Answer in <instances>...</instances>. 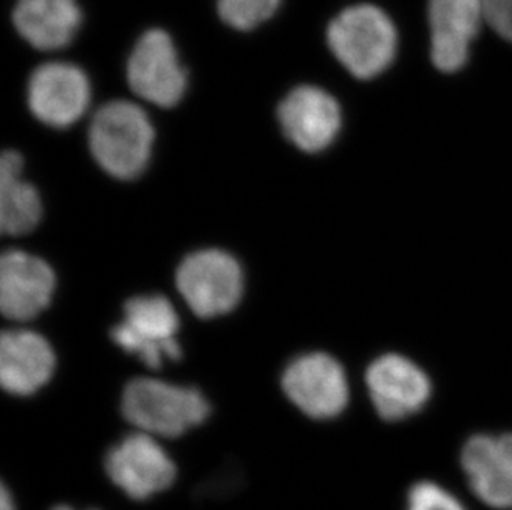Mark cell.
Instances as JSON below:
<instances>
[{
	"instance_id": "cell-1",
	"label": "cell",
	"mask_w": 512,
	"mask_h": 510,
	"mask_svg": "<svg viewBox=\"0 0 512 510\" xmlns=\"http://www.w3.org/2000/svg\"><path fill=\"white\" fill-rule=\"evenodd\" d=\"M325 42L350 75L372 80L395 62L398 30L387 12L377 5L355 4L330 20Z\"/></svg>"
},
{
	"instance_id": "cell-2",
	"label": "cell",
	"mask_w": 512,
	"mask_h": 510,
	"mask_svg": "<svg viewBox=\"0 0 512 510\" xmlns=\"http://www.w3.org/2000/svg\"><path fill=\"white\" fill-rule=\"evenodd\" d=\"M121 413L141 433L174 439L201 426L209 418L211 406L196 388L136 378L123 390Z\"/></svg>"
},
{
	"instance_id": "cell-3",
	"label": "cell",
	"mask_w": 512,
	"mask_h": 510,
	"mask_svg": "<svg viewBox=\"0 0 512 510\" xmlns=\"http://www.w3.org/2000/svg\"><path fill=\"white\" fill-rule=\"evenodd\" d=\"M155 130L135 103L113 100L100 106L88 128L93 158L110 176L135 179L150 161Z\"/></svg>"
},
{
	"instance_id": "cell-4",
	"label": "cell",
	"mask_w": 512,
	"mask_h": 510,
	"mask_svg": "<svg viewBox=\"0 0 512 510\" xmlns=\"http://www.w3.org/2000/svg\"><path fill=\"white\" fill-rule=\"evenodd\" d=\"M108 481L130 501L146 502L170 491L178 479V466L158 438L128 434L108 449L103 461Z\"/></svg>"
},
{
	"instance_id": "cell-5",
	"label": "cell",
	"mask_w": 512,
	"mask_h": 510,
	"mask_svg": "<svg viewBox=\"0 0 512 510\" xmlns=\"http://www.w3.org/2000/svg\"><path fill=\"white\" fill-rule=\"evenodd\" d=\"M126 82L136 97L151 105L173 108L183 100L188 70L166 30L150 29L138 37L126 60Z\"/></svg>"
},
{
	"instance_id": "cell-6",
	"label": "cell",
	"mask_w": 512,
	"mask_h": 510,
	"mask_svg": "<svg viewBox=\"0 0 512 510\" xmlns=\"http://www.w3.org/2000/svg\"><path fill=\"white\" fill-rule=\"evenodd\" d=\"M176 285L184 302L198 317L231 312L244 289L242 269L232 255L216 249L194 252L181 262Z\"/></svg>"
},
{
	"instance_id": "cell-7",
	"label": "cell",
	"mask_w": 512,
	"mask_h": 510,
	"mask_svg": "<svg viewBox=\"0 0 512 510\" xmlns=\"http://www.w3.org/2000/svg\"><path fill=\"white\" fill-rule=\"evenodd\" d=\"M178 328V313L170 300L163 295H145L126 302L125 317L113 328L112 338L125 352L158 370L165 360L181 357Z\"/></svg>"
},
{
	"instance_id": "cell-8",
	"label": "cell",
	"mask_w": 512,
	"mask_h": 510,
	"mask_svg": "<svg viewBox=\"0 0 512 510\" xmlns=\"http://www.w3.org/2000/svg\"><path fill=\"white\" fill-rule=\"evenodd\" d=\"M282 390L305 416L315 421L337 418L350 398L342 365L325 353H309L292 361L282 375Z\"/></svg>"
},
{
	"instance_id": "cell-9",
	"label": "cell",
	"mask_w": 512,
	"mask_h": 510,
	"mask_svg": "<svg viewBox=\"0 0 512 510\" xmlns=\"http://www.w3.org/2000/svg\"><path fill=\"white\" fill-rule=\"evenodd\" d=\"M92 100L87 73L68 62H47L35 68L27 85V102L37 120L54 128L77 123Z\"/></svg>"
},
{
	"instance_id": "cell-10",
	"label": "cell",
	"mask_w": 512,
	"mask_h": 510,
	"mask_svg": "<svg viewBox=\"0 0 512 510\" xmlns=\"http://www.w3.org/2000/svg\"><path fill=\"white\" fill-rule=\"evenodd\" d=\"M484 22L483 0H428L433 65L443 73L463 70Z\"/></svg>"
},
{
	"instance_id": "cell-11",
	"label": "cell",
	"mask_w": 512,
	"mask_h": 510,
	"mask_svg": "<svg viewBox=\"0 0 512 510\" xmlns=\"http://www.w3.org/2000/svg\"><path fill=\"white\" fill-rule=\"evenodd\" d=\"M284 135L305 153L329 148L342 128V110L329 92L315 85L292 88L277 108Z\"/></svg>"
},
{
	"instance_id": "cell-12",
	"label": "cell",
	"mask_w": 512,
	"mask_h": 510,
	"mask_svg": "<svg viewBox=\"0 0 512 510\" xmlns=\"http://www.w3.org/2000/svg\"><path fill=\"white\" fill-rule=\"evenodd\" d=\"M368 393L385 421H401L420 413L431 396V381L420 366L397 353L383 355L368 366Z\"/></svg>"
},
{
	"instance_id": "cell-13",
	"label": "cell",
	"mask_w": 512,
	"mask_h": 510,
	"mask_svg": "<svg viewBox=\"0 0 512 510\" xmlns=\"http://www.w3.org/2000/svg\"><path fill=\"white\" fill-rule=\"evenodd\" d=\"M55 274L45 260L22 251H9L0 260V308L4 317L27 322L49 307Z\"/></svg>"
},
{
	"instance_id": "cell-14",
	"label": "cell",
	"mask_w": 512,
	"mask_h": 510,
	"mask_svg": "<svg viewBox=\"0 0 512 510\" xmlns=\"http://www.w3.org/2000/svg\"><path fill=\"white\" fill-rule=\"evenodd\" d=\"M461 466L474 496L493 509H512V434H476L464 444Z\"/></svg>"
},
{
	"instance_id": "cell-15",
	"label": "cell",
	"mask_w": 512,
	"mask_h": 510,
	"mask_svg": "<svg viewBox=\"0 0 512 510\" xmlns=\"http://www.w3.org/2000/svg\"><path fill=\"white\" fill-rule=\"evenodd\" d=\"M55 355L50 343L30 330H9L0 338V383L7 393L30 396L54 375Z\"/></svg>"
},
{
	"instance_id": "cell-16",
	"label": "cell",
	"mask_w": 512,
	"mask_h": 510,
	"mask_svg": "<svg viewBox=\"0 0 512 510\" xmlns=\"http://www.w3.org/2000/svg\"><path fill=\"white\" fill-rule=\"evenodd\" d=\"M78 0H15L12 25L20 39L39 52H54L72 44L82 27Z\"/></svg>"
},
{
	"instance_id": "cell-17",
	"label": "cell",
	"mask_w": 512,
	"mask_h": 510,
	"mask_svg": "<svg viewBox=\"0 0 512 510\" xmlns=\"http://www.w3.org/2000/svg\"><path fill=\"white\" fill-rule=\"evenodd\" d=\"M24 161L19 153L5 151L0 159V229L9 236L34 231L42 217L37 189L22 179Z\"/></svg>"
},
{
	"instance_id": "cell-18",
	"label": "cell",
	"mask_w": 512,
	"mask_h": 510,
	"mask_svg": "<svg viewBox=\"0 0 512 510\" xmlns=\"http://www.w3.org/2000/svg\"><path fill=\"white\" fill-rule=\"evenodd\" d=\"M281 4L282 0H216V12L229 29L251 32L271 20Z\"/></svg>"
},
{
	"instance_id": "cell-19",
	"label": "cell",
	"mask_w": 512,
	"mask_h": 510,
	"mask_svg": "<svg viewBox=\"0 0 512 510\" xmlns=\"http://www.w3.org/2000/svg\"><path fill=\"white\" fill-rule=\"evenodd\" d=\"M406 510H466L458 497L435 482H418L411 487Z\"/></svg>"
},
{
	"instance_id": "cell-20",
	"label": "cell",
	"mask_w": 512,
	"mask_h": 510,
	"mask_svg": "<svg viewBox=\"0 0 512 510\" xmlns=\"http://www.w3.org/2000/svg\"><path fill=\"white\" fill-rule=\"evenodd\" d=\"M486 24L512 44V0H483Z\"/></svg>"
},
{
	"instance_id": "cell-21",
	"label": "cell",
	"mask_w": 512,
	"mask_h": 510,
	"mask_svg": "<svg viewBox=\"0 0 512 510\" xmlns=\"http://www.w3.org/2000/svg\"><path fill=\"white\" fill-rule=\"evenodd\" d=\"M0 510H19L14 492L10 491V487L5 482H2V489H0Z\"/></svg>"
},
{
	"instance_id": "cell-22",
	"label": "cell",
	"mask_w": 512,
	"mask_h": 510,
	"mask_svg": "<svg viewBox=\"0 0 512 510\" xmlns=\"http://www.w3.org/2000/svg\"><path fill=\"white\" fill-rule=\"evenodd\" d=\"M50 510H78L77 507L70 506V504H57ZM80 510H98V509H80Z\"/></svg>"
}]
</instances>
